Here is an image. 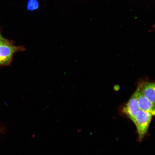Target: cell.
Returning <instances> with one entry per match:
<instances>
[{
  "label": "cell",
  "mask_w": 155,
  "mask_h": 155,
  "mask_svg": "<svg viewBox=\"0 0 155 155\" xmlns=\"http://www.w3.org/2000/svg\"><path fill=\"white\" fill-rule=\"evenodd\" d=\"M138 94V104L139 110L148 112L155 116V104H153L145 97L139 88Z\"/></svg>",
  "instance_id": "cell-5"
},
{
  "label": "cell",
  "mask_w": 155,
  "mask_h": 155,
  "mask_svg": "<svg viewBox=\"0 0 155 155\" xmlns=\"http://www.w3.org/2000/svg\"><path fill=\"white\" fill-rule=\"evenodd\" d=\"M24 49L23 48L13 45L9 42L0 44V65L8 64L15 52Z\"/></svg>",
  "instance_id": "cell-2"
},
{
  "label": "cell",
  "mask_w": 155,
  "mask_h": 155,
  "mask_svg": "<svg viewBox=\"0 0 155 155\" xmlns=\"http://www.w3.org/2000/svg\"><path fill=\"white\" fill-rule=\"evenodd\" d=\"M153 116L152 114L140 110L136 115L133 121L136 127L140 141L142 140L146 134Z\"/></svg>",
  "instance_id": "cell-1"
},
{
  "label": "cell",
  "mask_w": 155,
  "mask_h": 155,
  "mask_svg": "<svg viewBox=\"0 0 155 155\" xmlns=\"http://www.w3.org/2000/svg\"><path fill=\"white\" fill-rule=\"evenodd\" d=\"M8 42H9L8 41L4 38L2 36H0V44L6 43Z\"/></svg>",
  "instance_id": "cell-7"
},
{
  "label": "cell",
  "mask_w": 155,
  "mask_h": 155,
  "mask_svg": "<svg viewBox=\"0 0 155 155\" xmlns=\"http://www.w3.org/2000/svg\"><path fill=\"white\" fill-rule=\"evenodd\" d=\"M0 36H2L0 34Z\"/></svg>",
  "instance_id": "cell-8"
},
{
  "label": "cell",
  "mask_w": 155,
  "mask_h": 155,
  "mask_svg": "<svg viewBox=\"0 0 155 155\" xmlns=\"http://www.w3.org/2000/svg\"><path fill=\"white\" fill-rule=\"evenodd\" d=\"M38 7L39 3L37 0H29L27 4V8L28 11L35 10Z\"/></svg>",
  "instance_id": "cell-6"
},
{
  "label": "cell",
  "mask_w": 155,
  "mask_h": 155,
  "mask_svg": "<svg viewBox=\"0 0 155 155\" xmlns=\"http://www.w3.org/2000/svg\"><path fill=\"white\" fill-rule=\"evenodd\" d=\"M138 86L143 94L155 104V82L141 81L139 83Z\"/></svg>",
  "instance_id": "cell-4"
},
{
  "label": "cell",
  "mask_w": 155,
  "mask_h": 155,
  "mask_svg": "<svg viewBox=\"0 0 155 155\" xmlns=\"http://www.w3.org/2000/svg\"><path fill=\"white\" fill-rule=\"evenodd\" d=\"M139 88L137 90L130 98L129 101L123 108V112L133 121L135 116L139 110L138 104V94Z\"/></svg>",
  "instance_id": "cell-3"
}]
</instances>
